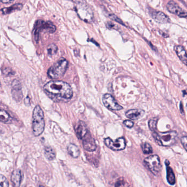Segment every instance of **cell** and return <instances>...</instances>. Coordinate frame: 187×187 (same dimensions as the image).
Masks as SVG:
<instances>
[{
    "label": "cell",
    "mask_w": 187,
    "mask_h": 187,
    "mask_svg": "<svg viewBox=\"0 0 187 187\" xmlns=\"http://www.w3.org/2000/svg\"><path fill=\"white\" fill-rule=\"evenodd\" d=\"M153 136L160 146L166 147L173 145L176 142L177 138V134L174 131L160 133L154 132Z\"/></svg>",
    "instance_id": "277c9868"
},
{
    "label": "cell",
    "mask_w": 187,
    "mask_h": 187,
    "mask_svg": "<svg viewBox=\"0 0 187 187\" xmlns=\"http://www.w3.org/2000/svg\"><path fill=\"white\" fill-rule=\"evenodd\" d=\"M23 8V5L21 3H16L14 5L11 6L10 7L3 8L1 10V11L3 14H7L11 13L15 10H22Z\"/></svg>",
    "instance_id": "ffe728a7"
},
{
    "label": "cell",
    "mask_w": 187,
    "mask_h": 187,
    "mask_svg": "<svg viewBox=\"0 0 187 187\" xmlns=\"http://www.w3.org/2000/svg\"><path fill=\"white\" fill-rule=\"evenodd\" d=\"M11 181L14 187H19L22 181V173L20 170H15L11 175Z\"/></svg>",
    "instance_id": "9a60e30c"
},
{
    "label": "cell",
    "mask_w": 187,
    "mask_h": 187,
    "mask_svg": "<svg viewBox=\"0 0 187 187\" xmlns=\"http://www.w3.org/2000/svg\"><path fill=\"white\" fill-rule=\"evenodd\" d=\"M104 144L108 148L116 151L123 150L126 147V141L123 137L119 138L114 141L108 137L104 139Z\"/></svg>",
    "instance_id": "ba28073f"
},
{
    "label": "cell",
    "mask_w": 187,
    "mask_h": 187,
    "mask_svg": "<svg viewBox=\"0 0 187 187\" xmlns=\"http://www.w3.org/2000/svg\"><path fill=\"white\" fill-rule=\"evenodd\" d=\"M0 183L1 187H9L8 181L7 178L3 175H1L0 176Z\"/></svg>",
    "instance_id": "484cf974"
},
{
    "label": "cell",
    "mask_w": 187,
    "mask_h": 187,
    "mask_svg": "<svg viewBox=\"0 0 187 187\" xmlns=\"http://www.w3.org/2000/svg\"><path fill=\"white\" fill-rule=\"evenodd\" d=\"M70 1H72V2H75L76 3H80L82 1H83L84 0H70Z\"/></svg>",
    "instance_id": "836d02e7"
},
{
    "label": "cell",
    "mask_w": 187,
    "mask_h": 187,
    "mask_svg": "<svg viewBox=\"0 0 187 187\" xmlns=\"http://www.w3.org/2000/svg\"><path fill=\"white\" fill-rule=\"evenodd\" d=\"M166 170H167V180L169 184L171 185H173L176 182L175 176L173 171L172 168L169 166L170 163L168 160H166Z\"/></svg>",
    "instance_id": "ac0fdd59"
},
{
    "label": "cell",
    "mask_w": 187,
    "mask_h": 187,
    "mask_svg": "<svg viewBox=\"0 0 187 187\" xmlns=\"http://www.w3.org/2000/svg\"><path fill=\"white\" fill-rule=\"evenodd\" d=\"M115 187H130L129 184L124 180H119L115 184Z\"/></svg>",
    "instance_id": "4316f807"
},
{
    "label": "cell",
    "mask_w": 187,
    "mask_h": 187,
    "mask_svg": "<svg viewBox=\"0 0 187 187\" xmlns=\"http://www.w3.org/2000/svg\"><path fill=\"white\" fill-rule=\"evenodd\" d=\"M152 17L156 21L160 23H168L170 22L168 16L161 12H155L152 14Z\"/></svg>",
    "instance_id": "e0dca14e"
},
{
    "label": "cell",
    "mask_w": 187,
    "mask_h": 187,
    "mask_svg": "<svg viewBox=\"0 0 187 187\" xmlns=\"http://www.w3.org/2000/svg\"><path fill=\"white\" fill-rule=\"evenodd\" d=\"M124 124H125V126H126L127 127L129 128H131L133 127V123L131 121V120H125L124 121Z\"/></svg>",
    "instance_id": "f1b7e54d"
},
{
    "label": "cell",
    "mask_w": 187,
    "mask_h": 187,
    "mask_svg": "<svg viewBox=\"0 0 187 187\" xmlns=\"http://www.w3.org/2000/svg\"><path fill=\"white\" fill-rule=\"evenodd\" d=\"M157 123H158V118H154L149 120V127L150 129L152 131H154L156 128Z\"/></svg>",
    "instance_id": "d4e9b609"
},
{
    "label": "cell",
    "mask_w": 187,
    "mask_h": 187,
    "mask_svg": "<svg viewBox=\"0 0 187 187\" xmlns=\"http://www.w3.org/2000/svg\"><path fill=\"white\" fill-rule=\"evenodd\" d=\"M68 67V62L64 58H60L57 62L49 68L47 75L52 79H56L63 77Z\"/></svg>",
    "instance_id": "3957f363"
},
{
    "label": "cell",
    "mask_w": 187,
    "mask_h": 187,
    "mask_svg": "<svg viewBox=\"0 0 187 187\" xmlns=\"http://www.w3.org/2000/svg\"><path fill=\"white\" fill-rule=\"evenodd\" d=\"M109 17H110V18H111V19L113 20H115L116 21H117V22L119 23L120 24H122V25H125L124 24V23L122 22V21H121L119 18H118V17H116V16L115 15H109Z\"/></svg>",
    "instance_id": "83f0119b"
},
{
    "label": "cell",
    "mask_w": 187,
    "mask_h": 187,
    "mask_svg": "<svg viewBox=\"0 0 187 187\" xmlns=\"http://www.w3.org/2000/svg\"><path fill=\"white\" fill-rule=\"evenodd\" d=\"M75 10L81 19L87 23H92L94 18V14L91 8L85 1L76 3Z\"/></svg>",
    "instance_id": "5b68a950"
},
{
    "label": "cell",
    "mask_w": 187,
    "mask_h": 187,
    "mask_svg": "<svg viewBox=\"0 0 187 187\" xmlns=\"http://www.w3.org/2000/svg\"><path fill=\"white\" fill-rule=\"evenodd\" d=\"M44 91L46 95L55 102H67L73 95L70 86L66 82L52 81L44 86Z\"/></svg>",
    "instance_id": "6da1fadb"
},
{
    "label": "cell",
    "mask_w": 187,
    "mask_h": 187,
    "mask_svg": "<svg viewBox=\"0 0 187 187\" xmlns=\"http://www.w3.org/2000/svg\"><path fill=\"white\" fill-rule=\"evenodd\" d=\"M0 120L2 123L8 124L11 123L12 118L6 111L2 110L0 112Z\"/></svg>",
    "instance_id": "7402d4cb"
},
{
    "label": "cell",
    "mask_w": 187,
    "mask_h": 187,
    "mask_svg": "<svg viewBox=\"0 0 187 187\" xmlns=\"http://www.w3.org/2000/svg\"><path fill=\"white\" fill-rule=\"evenodd\" d=\"M115 25L113 23H111V22H109L106 24V27L109 29H112L113 28H114Z\"/></svg>",
    "instance_id": "1f68e13d"
},
{
    "label": "cell",
    "mask_w": 187,
    "mask_h": 187,
    "mask_svg": "<svg viewBox=\"0 0 187 187\" xmlns=\"http://www.w3.org/2000/svg\"><path fill=\"white\" fill-rule=\"evenodd\" d=\"M56 28L55 25L51 21H44L39 20L36 21L34 25V39L36 42H38L40 33L41 32H46L53 33L56 31Z\"/></svg>",
    "instance_id": "8992f818"
},
{
    "label": "cell",
    "mask_w": 187,
    "mask_h": 187,
    "mask_svg": "<svg viewBox=\"0 0 187 187\" xmlns=\"http://www.w3.org/2000/svg\"><path fill=\"white\" fill-rule=\"evenodd\" d=\"M43 187V186H40V187Z\"/></svg>",
    "instance_id": "e575fe53"
},
{
    "label": "cell",
    "mask_w": 187,
    "mask_h": 187,
    "mask_svg": "<svg viewBox=\"0 0 187 187\" xmlns=\"http://www.w3.org/2000/svg\"><path fill=\"white\" fill-rule=\"evenodd\" d=\"M45 126L44 114L40 106H36L33 111V131L34 136H38L44 131Z\"/></svg>",
    "instance_id": "7a4b0ae2"
},
{
    "label": "cell",
    "mask_w": 187,
    "mask_h": 187,
    "mask_svg": "<svg viewBox=\"0 0 187 187\" xmlns=\"http://www.w3.org/2000/svg\"><path fill=\"white\" fill-rule=\"evenodd\" d=\"M44 156L49 161L53 160L56 156V153L54 149L51 147H46L44 148Z\"/></svg>",
    "instance_id": "44dd1931"
},
{
    "label": "cell",
    "mask_w": 187,
    "mask_h": 187,
    "mask_svg": "<svg viewBox=\"0 0 187 187\" xmlns=\"http://www.w3.org/2000/svg\"><path fill=\"white\" fill-rule=\"evenodd\" d=\"M84 149L88 152H93L97 148V145L94 139L92 137L90 132L82 139Z\"/></svg>",
    "instance_id": "7c38bea8"
},
{
    "label": "cell",
    "mask_w": 187,
    "mask_h": 187,
    "mask_svg": "<svg viewBox=\"0 0 187 187\" xmlns=\"http://www.w3.org/2000/svg\"></svg>",
    "instance_id": "d590c367"
},
{
    "label": "cell",
    "mask_w": 187,
    "mask_h": 187,
    "mask_svg": "<svg viewBox=\"0 0 187 187\" xmlns=\"http://www.w3.org/2000/svg\"><path fill=\"white\" fill-rule=\"evenodd\" d=\"M75 130L77 137L80 139H83L89 132L85 123L82 121L78 122L75 128Z\"/></svg>",
    "instance_id": "4fadbf2b"
},
{
    "label": "cell",
    "mask_w": 187,
    "mask_h": 187,
    "mask_svg": "<svg viewBox=\"0 0 187 187\" xmlns=\"http://www.w3.org/2000/svg\"><path fill=\"white\" fill-rule=\"evenodd\" d=\"M181 142L184 148L187 151V136H184L181 139Z\"/></svg>",
    "instance_id": "f546056e"
},
{
    "label": "cell",
    "mask_w": 187,
    "mask_h": 187,
    "mask_svg": "<svg viewBox=\"0 0 187 187\" xmlns=\"http://www.w3.org/2000/svg\"><path fill=\"white\" fill-rule=\"evenodd\" d=\"M174 49L180 60L187 66V53L185 49L181 46H176Z\"/></svg>",
    "instance_id": "2e32d148"
},
{
    "label": "cell",
    "mask_w": 187,
    "mask_h": 187,
    "mask_svg": "<svg viewBox=\"0 0 187 187\" xmlns=\"http://www.w3.org/2000/svg\"><path fill=\"white\" fill-rule=\"evenodd\" d=\"M102 101L104 105L111 110H119L123 108L115 101L114 98L109 94H104L102 97Z\"/></svg>",
    "instance_id": "9c48e42d"
},
{
    "label": "cell",
    "mask_w": 187,
    "mask_h": 187,
    "mask_svg": "<svg viewBox=\"0 0 187 187\" xmlns=\"http://www.w3.org/2000/svg\"><path fill=\"white\" fill-rule=\"evenodd\" d=\"M24 103H25V105L26 106H29L30 105V98L29 97V96H28L27 97H26L24 100Z\"/></svg>",
    "instance_id": "4dcf8cb0"
},
{
    "label": "cell",
    "mask_w": 187,
    "mask_h": 187,
    "mask_svg": "<svg viewBox=\"0 0 187 187\" xmlns=\"http://www.w3.org/2000/svg\"><path fill=\"white\" fill-rule=\"evenodd\" d=\"M144 164L154 175H156L161 170V166L160 158L157 155L149 156L144 159Z\"/></svg>",
    "instance_id": "52a82bcc"
},
{
    "label": "cell",
    "mask_w": 187,
    "mask_h": 187,
    "mask_svg": "<svg viewBox=\"0 0 187 187\" xmlns=\"http://www.w3.org/2000/svg\"><path fill=\"white\" fill-rule=\"evenodd\" d=\"M12 94L15 100L19 102L23 98V92L21 84L18 80L15 79L12 83Z\"/></svg>",
    "instance_id": "30bf717a"
},
{
    "label": "cell",
    "mask_w": 187,
    "mask_h": 187,
    "mask_svg": "<svg viewBox=\"0 0 187 187\" xmlns=\"http://www.w3.org/2000/svg\"><path fill=\"white\" fill-rule=\"evenodd\" d=\"M67 150L68 153L74 158H78L80 154V150L79 147L75 144H69L67 146Z\"/></svg>",
    "instance_id": "d6986e66"
},
{
    "label": "cell",
    "mask_w": 187,
    "mask_h": 187,
    "mask_svg": "<svg viewBox=\"0 0 187 187\" xmlns=\"http://www.w3.org/2000/svg\"><path fill=\"white\" fill-rule=\"evenodd\" d=\"M57 46L54 44H50L47 47V53L48 55L53 56L57 52Z\"/></svg>",
    "instance_id": "603a6c76"
},
{
    "label": "cell",
    "mask_w": 187,
    "mask_h": 187,
    "mask_svg": "<svg viewBox=\"0 0 187 187\" xmlns=\"http://www.w3.org/2000/svg\"><path fill=\"white\" fill-rule=\"evenodd\" d=\"M142 148L143 152L145 154H149L153 152L152 147L148 143H144L142 144Z\"/></svg>",
    "instance_id": "cb8c5ba5"
},
{
    "label": "cell",
    "mask_w": 187,
    "mask_h": 187,
    "mask_svg": "<svg viewBox=\"0 0 187 187\" xmlns=\"http://www.w3.org/2000/svg\"><path fill=\"white\" fill-rule=\"evenodd\" d=\"M0 1H1V2L2 3H10L11 2H12L14 0H0Z\"/></svg>",
    "instance_id": "d6a6232c"
},
{
    "label": "cell",
    "mask_w": 187,
    "mask_h": 187,
    "mask_svg": "<svg viewBox=\"0 0 187 187\" xmlns=\"http://www.w3.org/2000/svg\"><path fill=\"white\" fill-rule=\"evenodd\" d=\"M167 8L170 12L174 14L177 15L181 18L187 17V12L182 9L178 5L173 1H170L167 5Z\"/></svg>",
    "instance_id": "8fae6325"
},
{
    "label": "cell",
    "mask_w": 187,
    "mask_h": 187,
    "mask_svg": "<svg viewBox=\"0 0 187 187\" xmlns=\"http://www.w3.org/2000/svg\"><path fill=\"white\" fill-rule=\"evenodd\" d=\"M144 111L139 109H132L126 112V116L132 120H137L144 115Z\"/></svg>",
    "instance_id": "5bb4252c"
}]
</instances>
